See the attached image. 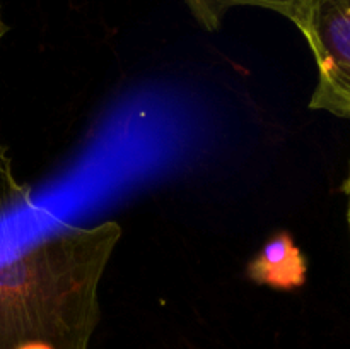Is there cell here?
Masks as SVG:
<instances>
[{"instance_id":"obj_7","label":"cell","mask_w":350,"mask_h":349,"mask_svg":"<svg viewBox=\"0 0 350 349\" xmlns=\"http://www.w3.org/2000/svg\"><path fill=\"white\" fill-rule=\"evenodd\" d=\"M345 190H347V192H349V195H350V174H349L347 185H345ZM349 222H350V205H349Z\"/></svg>"},{"instance_id":"obj_1","label":"cell","mask_w":350,"mask_h":349,"mask_svg":"<svg viewBox=\"0 0 350 349\" xmlns=\"http://www.w3.org/2000/svg\"><path fill=\"white\" fill-rule=\"evenodd\" d=\"M122 228L65 224L0 262V349H89L98 289Z\"/></svg>"},{"instance_id":"obj_4","label":"cell","mask_w":350,"mask_h":349,"mask_svg":"<svg viewBox=\"0 0 350 349\" xmlns=\"http://www.w3.org/2000/svg\"><path fill=\"white\" fill-rule=\"evenodd\" d=\"M204 29L217 31L226 12L232 7H263L294 21L303 0H185Z\"/></svg>"},{"instance_id":"obj_2","label":"cell","mask_w":350,"mask_h":349,"mask_svg":"<svg viewBox=\"0 0 350 349\" xmlns=\"http://www.w3.org/2000/svg\"><path fill=\"white\" fill-rule=\"evenodd\" d=\"M293 23L318 67L310 108L350 118V0H303Z\"/></svg>"},{"instance_id":"obj_3","label":"cell","mask_w":350,"mask_h":349,"mask_svg":"<svg viewBox=\"0 0 350 349\" xmlns=\"http://www.w3.org/2000/svg\"><path fill=\"white\" fill-rule=\"evenodd\" d=\"M308 263L303 252L287 231H279L265 242L246 266V277L258 286L293 291L306 283Z\"/></svg>"},{"instance_id":"obj_6","label":"cell","mask_w":350,"mask_h":349,"mask_svg":"<svg viewBox=\"0 0 350 349\" xmlns=\"http://www.w3.org/2000/svg\"><path fill=\"white\" fill-rule=\"evenodd\" d=\"M9 31V26L5 24V21H3V16H2V3H0V40L3 38V34Z\"/></svg>"},{"instance_id":"obj_5","label":"cell","mask_w":350,"mask_h":349,"mask_svg":"<svg viewBox=\"0 0 350 349\" xmlns=\"http://www.w3.org/2000/svg\"><path fill=\"white\" fill-rule=\"evenodd\" d=\"M34 209L29 185L16 178L7 147L0 144V226Z\"/></svg>"}]
</instances>
